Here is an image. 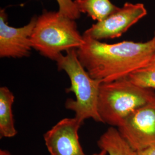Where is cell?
Segmentation results:
<instances>
[{"mask_svg":"<svg viewBox=\"0 0 155 155\" xmlns=\"http://www.w3.org/2000/svg\"><path fill=\"white\" fill-rule=\"evenodd\" d=\"M155 96L154 90L136 85L127 77L102 82L97 106L102 123L111 127H120L129 115Z\"/></svg>","mask_w":155,"mask_h":155,"instance_id":"cell-4","label":"cell"},{"mask_svg":"<svg viewBox=\"0 0 155 155\" xmlns=\"http://www.w3.org/2000/svg\"><path fill=\"white\" fill-rule=\"evenodd\" d=\"M38 17H33L28 24L15 28L9 25L5 9L0 11V57H28L32 49L31 38Z\"/></svg>","mask_w":155,"mask_h":155,"instance_id":"cell-7","label":"cell"},{"mask_svg":"<svg viewBox=\"0 0 155 155\" xmlns=\"http://www.w3.org/2000/svg\"><path fill=\"white\" fill-rule=\"evenodd\" d=\"M117 129L136 152L155 145V96L129 115Z\"/></svg>","mask_w":155,"mask_h":155,"instance_id":"cell-5","label":"cell"},{"mask_svg":"<svg viewBox=\"0 0 155 155\" xmlns=\"http://www.w3.org/2000/svg\"><path fill=\"white\" fill-rule=\"evenodd\" d=\"M107 155V152H106L105 150H100V152H98V153H94V154H93L92 155Z\"/></svg>","mask_w":155,"mask_h":155,"instance_id":"cell-16","label":"cell"},{"mask_svg":"<svg viewBox=\"0 0 155 155\" xmlns=\"http://www.w3.org/2000/svg\"></svg>","mask_w":155,"mask_h":155,"instance_id":"cell-17","label":"cell"},{"mask_svg":"<svg viewBox=\"0 0 155 155\" xmlns=\"http://www.w3.org/2000/svg\"><path fill=\"white\" fill-rule=\"evenodd\" d=\"M147 15L143 4L127 2L104 20L93 24L83 35L99 41L118 38Z\"/></svg>","mask_w":155,"mask_h":155,"instance_id":"cell-6","label":"cell"},{"mask_svg":"<svg viewBox=\"0 0 155 155\" xmlns=\"http://www.w3.org/2000/svg\"><path fill=\"white\" fill-rule=\"evenodd\" d=\"M97 145L100 150H105L108 155H137L116 127H109L100 136Z\"/></svg>","mask_w":155,"mask_h":155,"instance_id":"cell-10","label":"cell"},{"mask_svg":"<svg viewBox=\"0 0 155 155\" xmlns=\"http://www.w3.org/2000/svg\"><path fill=\"white\" fill-rule=\"evenodd\" d=\"M137 155H155V145L151 146L137 152Z\"/></svg>","mask_w":155,"mask_h":155,"instance_id":"cell-14","label":"cell"},{"mask_svg":"<svg viewBox=\"0 0 155 155\" xmlns=\"http://www.w3.org/2000/svg\"><path fill=\"white\" fill-rule=\"evenodd\" d=\"M59 6L58 12L64 16L76 20L81 17L74 0H56Z\"/></svg>","mask_w":155,"mask_h":155,"instance_id":"cell-13","label":"cell"},{"mask_svg":"<svg viewBox=\"0 0 155 155\" xmlns=\"http://www.w3.org/2000/svg\"><path fill=\"white\" fill-rule=\"evenodd\" d=\"M84 123L75 117L65 118L45 133V145L51 155H87L79 141L78 131Z\"/></svg>","mask_w":155,"mask_h":155,"instance_id":"cell-8","label":"cell"},{"mask_svg":"<svg viewBox=\"0 0 155 155\" xmlns=\"http://www.w3.org/2000/svg\"><path fill=\"white\" fill-rule=\"evenodd\" d=\"M78 10L93 20L101 21L116 11L118 7L110 0H74Z\"/></svg>","mask_w":155,"mask_h":155,"instance_id":"cell-11","label":"cell"},{"mask_svg":"<svg viewBox=\"0 0 155 155\" xmlns=\"http://www.w3.org/2000/svg\"><path fill=\"white\" fill-rule=\"evenodd\" d=\"M140 87L155 90V53L144 66L131 73L127 77Z\"/></svg>","mask_w":155,"mask_h":155,"instance_id":"cell-12","label":"cell"},{"mask_svg":"<svg viewBox=\"0 0 155 155\" xmlns=\"http://www.w3.org/2000/svg\"><path fill=\"white\" fill-rule=\"evenodd\" d=\"M59 70L66 73L70 81L67 93H73L75 99L68 98L65 102L67 109L72 111L78 120L84 123L89 118L102 122L98 112V98L101 83L91 77L79 61L76 49L68 50L56 60Z\"/></svg>","mask_w":155,"mask_h":155,"instance_id":"cell-3","label":"cell"},{"mask_svg":"<svg viewBox=\"0 0 155 155\" xmlns=\"http://www.w3.org/2000/svg\"><path fill=\"white\" fill-rule=\"evenodd\" d=\"M15 95L5 86L0 87V138L15 137L17 131L15 125L12 111Z\"/></svg>","mask_w":155,"mask_h":155,"instance_id":"cell-9","label":"cell"},{"mask_svg":"<svg viewBox=\"0 0 155 155\" xmlns=\"http://www.w3.org/2000/svg\"><path fill=\"white\" fill-rule=\"evenodd\" d=\"M83 36L84 43L77 50L79 60L90 75L101 82L127 77L155 53V35L145 42L123 41L114 44Z\"/></svg>","mask_w":155,"mask_h":155,"instance_id":"cell-1","label":"cell"},{"mask_svg":"<svg viewBox=\"0 0 155 155\" xmlns=\"http://www.w3.org/2000/svg\"><path fill=\"white\" fill-rule=\"evenodd\" d=\"M0 155H13L11 153L6 150H0Z\"/></svg>","mask_w":155,"mask_h":155,"instance_id":"cell-15","label":"cell"},{"mask_svg":"<svg viewBox=\"0 0 155 155\" xmlns=\"http://www.w3.org/2000/svg\"><path fill=\"white\" fill-rule=\"evenodd\" d=\"M31 41L33 49L55 61L62 52L77 50L84 43L75 20L47 10L38 17Z\"/></svg>","mask_w":155,"mask_h":155,"instance_id":"cell-2","label":"cell"}]
</instances>
